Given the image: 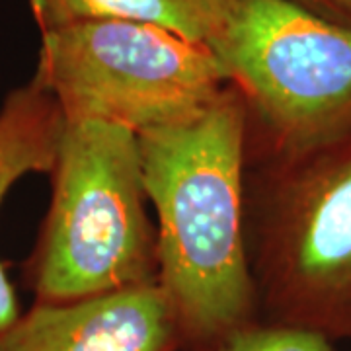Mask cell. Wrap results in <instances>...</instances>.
Segmentation results:
<instances>
[{
    "instance_id": "ba28073f",
    "label": "cell",
    "mask_w": 351,
    "mask_h": 351,
    "mask_svg": "<svg viewBox=\"0 0 351 351\" xmlns=\"http://www.w3.org/2000/svg\"><path fill=\"white\" fill-rule=\"evenodd\" d=\"M239 0H25L39 32L82 20L152 24L213 47Z\"/></svg>"
},
{
    "instance_id": "8992f818",
    "label": "cell",
    "mask_w": 351,
    "mask_h": 351,
    "mask_svg": "<svg viewBox=\"0 0 351 351\" xmlns=\"http://www.w3.org/2000/svg\"><path fill=\"white\" fill-rule=\"evenodd\" d=\"M174 306L158 283L66 302H34L0 351H182Z\"/></svg>"
},
{
    "instance_id": "7a4b0ae2",
    "label": "cell",
    "mask_w": 351,
    "mask_h": 351,
    "mask_svg": "<svg viewBox=\"0 0 351 351\" xmlns=\"http://www.w3.org/2000/svg\"><path fill=\"white\" fill-rule=\"evenodd\" d=\"M49 174V209L27 260L36 302L156 283V226L137 135L110 123L64 119Z\"/></svg>"
},
{
    "instance_id": "6da1fadb",
    "label": "cell",
    "mask_w": 351,
    "mask_h": 351,
    "mask_svg": "<svg viewBox=\"0 0 351 351\" xmlns=\"http://www.w3.org/2000/svg\"><path fill=\"white\" fill-rule=\"evenodd\" d=\"M154 209L158 279L186 350L209 351L260 320L246 232L248 119L228 86L199 117L138 135Z\"/></svg>"
},
{
    "instance_id": "9c48e42d",
    "label": "cell",
    "mask_w": 351,
    "mask_h": 351,
    "mask_svg": "<svg viewBox=\"0 0 351 351\" xmlns=\"http://www.w3.org/2000/svg\"><path fill=\"white\" fill-rule=\"evenodd\" d=\"M209 351H336V341L306 328L258 320Z\"/></svg>"
},
{
    "instance_id": "5b68a950",
    "label": "cell",
    "mask_w": 351,
    "mask_h": 351,
    "mask_svg": "<svg viewBox=\"0 0 351 351\" xmlns=\"http://www.w3.org/2000/svg\"><path fill=\"white\" fill-rule=\"evenodd\" d=\"M248 119L250 166L351 131V29L287 0H239L213 45Z\"/></svg>"
},
{
    "instance_id": "3957f363",
    "label": "cell",
    "mask_w": 351,
    "mask_h": 351,
    "mask_svg": "<svg viewBox=\"0 0 351 351\" xmlns=\"http://www.w3.org/2000/svg\"><path fill=\"white\" fill-rule=\"evenodd\" d=\"M246 232L260 320L351 341V131L250 166Z\"/></svg>"
},
{
    "instance_id": "52a82bcc",
    "label": "cell",
    "mask_w": 351,
    "mask_h": 351,
    "mask_svg": "<svg viewBox=\"0 0 351 351\" xmlns=\"http://www.w3.org/2000/svg\"><path fill=\"white\" fill-rule=\"evenodd\" d=\"M64 117L49 92L29 78L6 94L0 106V205L29 174H49ZM14 285L0 263V336L20 318Z\"/></svg>"
},
{
    "instance_id": "30bf717a",
    "label": "cell",
    "mask_w": 351,
    "mask_h": 351,
    "mask_svg": "<svg viewBox=\"0 0 351 351\" xmlns=\"http://www.w3.org/2000/svg\"><path fill=\"white\" fill-rule=\"evenodd\" d=\"M326 22L351 29V0H287Z\"/></svg>"
},
{
    "instance_id": "277c9868",
    "label": "cell",
    "mask_w": 351,
    "mask_h": 351,
    "mask_svg": "<svg viewBox=\"0 0 351 351\" xmlns=\"http://www.w3.org/2000/svg\"><path fill=\"white\" fill-rule=\"evenodd\" d=\"M32 78L66 121L110 123L137 137L199 117L230 86L213 47L127 20L39 32Z\"/></svg>"
}]
</instances>
